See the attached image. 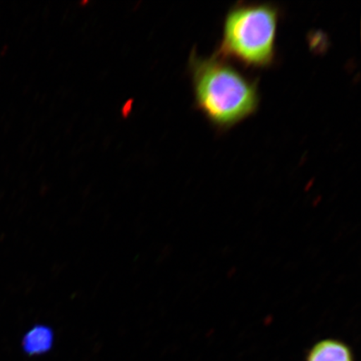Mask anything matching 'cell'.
Instances as JSON below:
<instances>
[{
  "instance_id": "cell-3",
  "label": "cell",
  "mask_w": 361,
  "mask_h": 361,
  "mask_svg": "<svg viewBox=\"0 0 361 361\" xmlns=\"http://www.w3.org/2000/svg\"><path fill=\"white\" fill-rule=\"evenodd\" d=\"M55 344V333L51 327L37 324L31 328L22 338V350L28 356L47 354Z\"/></svg>"
},
{
  "instance_id": "cell-1",
  "label": "cell",
  "mask_w": 361,
  "mask_h": 361,
  "mask_svg": "<svg viewBox=\"0 0 361 361\" xmlns=\"http://www.w3.org/2000/svg\"><path fill=\"white\" fill-rule=\"evenodd\" d=\"M194 106L214 128L228 130L259 110V80L248 78L230 61L203 57L193 49L188 58Z\"/></svg>"
},
{
  "instance_id": "cell-2",
  "label": "cell",
  "mask_w": 361,
  "mask_h": 361,
  "mask_svg": "<svg viewBox=\"0 0 361 361\" xmlns=\"http://www.w3.org/2000/svg\"><path fill=\"white\" fill-rule=\"evenodd\" d=\"M281 8L271 3L238 2L226 13L214 54L251 69H268L276 61Z\"/></svg>"
},
{
  "instance_id": "cell-4",
  "label": "cell",
  "mask_w": 361,
  "mask_h": 361,
  "mask_svg": "<svg viewBox=\"0 0 361 361\" xmlns=\"http://www.w3.org/2000/svg\"><path fill=\"white\" fill-rule=\"evenodd\" d=\"M307 361H354V358L345 342L326 338L316 343L310 350Z\"/></svg>"
}]
</instances>
